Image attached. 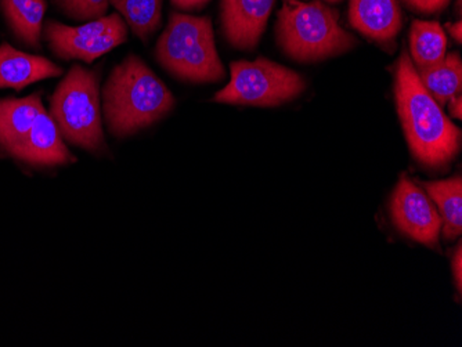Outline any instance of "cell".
Listing matches in <instances>:
<instances>
[{"label": "cell", "mask_w": 462, "mask_h": 347, "mask_svg": "<svg viewBox=\"0 0 462 347\" xmlns=\"http://www.w3.org/2000/svg\"><path fill=\"white\" fill-rule=\"evenodd\" d=\"M394 98L415 160L432 169L453 162L461 149V131L425 89L407 51L397 61Z\"/></svg>", "instance_id": "cell-1"}, {"label": "cell", "mask_w": 462, "mask_h": 347, "mask_svg": "<svg viewBox=\"0 0 462 347\" xmlns=\"http://www.w3.org/2000/svg\"><path fill=\"white\" fill-rule=\"evenodd\" d=\"M175 97L162 80L131 54L111 72L103 89V113L116 137L136 133L172 111Z\"/></svg>", "instance_id": "cell-2"}, {"label": "cell", "mask_w": 462, "mask_h": 347, "mask_svg": "<svg viewBox=\"0 0 462 347\" xmlns=\"http://www.w3.org/2000/svg\"><path fill=\"white\" fill-rule=\"evenodd\" d=\"M276 32L284 53L302 63L338 56L357 45L339 25V13L321 2L282 0Z\"/></svg>", "instance_id": "cell-3"}, {"label": "cell", "mask_w": 462, "mask_h": 347, "mask_svg": "<svg viewBox=\"0 0 462 347\" xmlns=\"http://www.w3.org/2000/svg\"><path fill=\"white\" fill-rule=\"evenodd\" d=\"M155 57L178 79L217 84L226 78L209 17L173 13L158 39Z\"/></svg>", "instance_id": "cell-4"}, {"label": "cell", "mask_w": 462, "mask_h": 347, "mask_svg": "<svg viewBox=\"0 0 462 347\" xmlns=\"http://www.w3.org/2000/svg\"><path fill=\"white\" fill-rule=\"evenodd\" d=\"M51 115L62 139L74 146L92 152L106 146L95 72L82 66L72 67L51 97Z\"/></svg>", "instance_id": "cell-5"}, {"label": "cell", "mask_w": 462, "mask_h": 347, "mask_svg": "<svg viewBox=\"0 0 462 347\" xmlns=\"http://www.w3.org/2000/svg\"><path fill=\"white\" fill-rule=\"evenodd\" d=\"M231 79L214 101L223 105L276 107L297 98L306 89L298 72L270 59L235 61L230 64Z\"/></svg>", "instance_id": "cell-6"}, {"label": "cell", "mask_w": 462, "mask_h": 347, "mask_svg": "<svg viewBox=\"0 0 462 347\" xmlns=\"http://www.w3.org/2000/svg\"><path fill=\"white\" fill-rule=\"evenodd\" d=\"M45 36L51 51L62 59L92 63L98 57L126 42L128 27L119 14L96 18L88 24L69 27L59 22L46 23Z\"/></svg>", "instance_id": "cell-7"}, {"label": "cell", "mask_w": 462, "mask_h": 347, "mask_svg": "<svg viewBox=\"0 0 462 347\" xmlns=\"http://www.w3.org/2000/svg\"><path fill=\"white\" fill-rule=\"evenodd\" d=\"M391 214L394 226L403 234L430 248H438L443 220L430 196L411 178L397 183L392 196Z\"/></svg>", "instance_id": "cell-8"}, {"label": "cell", "mask_w": 462, "mask_h": 347, "mask_svg": "<svg viewBox=\"0 0 462 347\" xmlns=\"http://www.w3.org/2000/svg\"><path fill=\"white\" fill-rule=\"evenodd\" d=\"M274 0H222L223 32L233 48L254 50L258 46Z\"/></svg>", "instance_id": "cell-9"}, {"label": "cell", "mask_w": 462, "mask_h": 347, "mask_svg": "<svg viewBox=\"0 0 462 347\" xmlns=\"http://www.w3.org/2000/svg\"><path fill=\"white\" fill-rule=\"evenodd\" d=\"M349 23L357 32L392 51L403 14L397 0H350Z\"/></svg>", "instance_id": "cell-10"}, {"label": "cell", "mask_w": 462, "mask_h": 347, "mask_svg": "<svg viewBox=\"0 0 462 347\" xmlns=\"http://www.w3.org/2000/svg\"><path fill=\"white\" fill-rule=\"evenodd\" d=\"M61 74L62 69L45 57L23 53L9 43L0 45V89L21 90Z\"/></svg>", "instance_id": "cell-11"}, {"label": "cell", "mask_w": 462, "mask_h": 347, "mask_svg": "<svg viewBox=\"0 0 462 347\" xmlns=\"http://www.w3.org/2000/svg\"><path fill=\"white\" fill-rule=\"evenodd\" d=\"M45 110L41 95L0 100V147L14 157L32 133L39 114Z\"/></svg>", "instance_id": "cell-12"}, {"label": "cell", "mask_w": 462, "mask_h": 347, "mask_svg": "<svg viewBox=\"0 0 462 347\" xmlns=\"http://www.w3.org/2000/svg\"><path fill=\"white\" fill-rule=\"evenodd\" d=\"M430 196L443 220L446 240H456L462 233V180L459 176L440 181H418Z\"/></svg>", "instance_id": "cell-13"}, {"label": "cell", "mask_w": 462, "mask_h": 347, "mask_svg": "<svg viewBox=\"0 0 462 347\" xmlns=\"http://www.w3.org/2000/svg\"><path fill=\"white\" fill-rule=\"evenodd\" d=\"M448 49V36L438 22L415 20L410 31V51L415 69L430 68L442 61Z\"/></svg>", "instance_id": "cell-14"}, {"label": "cell", "mask_w": 462, "mask_h": 347, "mask_svg": "<svg viewBox=\"0 0 462 347\" xmlns=\"http://www.w3.org/2000/svg\"><path fill=\"white\" fill-rule=\"evenodd\" d=\"M417 72L421 84L440 107L461 93L462 63L458 53L446 54L442 61Z\"/></svg>", "instance_id": "cell-15"}, {"label": "cell", "mask_w": 462, "mask_h": 347, "mask_svg": "<svg viewBox=\"0 0 462 347\" xmlns=\"http://www.w3.org/2000/svg\"><path fill=\"white\" fill-rule=\"evenodd\" d=\"M110 5L142 41H147L160 27L162 0H111Z\"/></svg>", "instance_id": "cell-16"}, {"label": "cell", "mask_w": 462, "mask_h": 347, "mask_svg": "<svg viewBox=\"0 0 462 347\" xmlns=\"http://www.w3.org/2000/svg\"><path fill=\"white\" fill-rule=\"evenodd\" d=\"M45 12L46 0H27L24 6L7 20L21 42L30 48H39Z\"/></svg>", "instance_id": "cell-17"}, {"label": "cell", "mask_w": 462, "mask_h": 347, "mask_svg": "<svg viewBox=\"0 0 462 347\" xmlns=\"http://www.w3.org/2000/svg\"><path fill=\"white\" fill-rule=\"evenodd\" d=\"M54 4L75 20H96L107 13L111 0H54Z\"/></svg>", "instance_id": "cell-18"}, {"label": "cell", "mask_w": 462, "mask_h": 347, "mask_svg": "<svg viewBox=\"0 0 462 347\" xmlns=\"http://www.w3.org/2000/svg\"><path fill=\"white\" fill-rule=\"evenodd\" d=\"M412 12L420 14H436L450 4V0H402Z\"/></svg>", "instance_id": "cell-19"}, {"label": "cell", "mask_w": 462, "mask_h": 347, "mask_svg": "<svg viewBox=\"0 0 462 347\" xmlns=\"http://www.w3.org/2000/svg\"><path fill=\"white\" fill-rule=\"evenodd\" d=\"M453 274L456 279L457 289L461 292L462 288V248L457 247L456 253L453 255Z\"/></svg>", "instance_id": "cell-20"}, {"label": "cell", "mask_w": 462, "mask_h": 347, "mask_svg": "<svg viewBox=\"0 0 462 347\" xmlns=\"http://www.w3.org/2000/svg\"><path fill=\"white\" fill-rule=\"evenodd\" d=\"M0 2H2L5 15H6L7 20H10L21 7L24 6L27 0H0Z\"/></svg>", "instance_id": "cell-21"}, {"label": "cell", "mask_w": 462, "mask_h": 347, "mask_svg": "<svg viewBox=\"0 0 462 347\" xmlns=\"http://www.w3.org/2000/svg\"><path fill=\"white\" fill-rule=\"evenodd\" d=\"M209 0H172L173 6L181 10H197L204 7Z\"/></svg>", "instance_id": "cell-22"}, {"label": "cell", "mask_w": 462, "mask_h": 347, "mask_svg": "<svg viewBox=\"0 0 462 347\" xmlns=\"http://www.w3.org/2000/svg\"><path fill=\"white\" fill-rule=\"evenodd\" d=\"M448 111H450L451 116L454 118L461 119L462 116V95L454 96L450 100L448 101Z\"/></svg>", "instance_id": "cell-23"}, {"label": "cell", "mask_w": 462, "mask_h": 347, "mask_svg": "<svg viewBox=\"0 0 462 347\" xmlns=\"http://www.w3.org/2000/svg\"><path fill=\"white\" fill-rule=\"evenodd\" d=\"M446 28H448V32H450V35L453 36L454 39H456L457 42L461 43V41H462L461 22L448 23V24L446 25Z\"/></svg>", "instance_id": "cell-24"}, {"label": "cell", "mask_w": 462, "mask_h": 347, "mask_svg": "<svg viewBox=\"0 0 462 347\" xmlns=\"http://www.w3.org/2000/svg\"><path fill=\"white\" fill-rule=\"evenodd\" d=\"M327 2H331V4H338L341 0H327Z\"/></svg>", "instance_id": "cell-25"}]
</instances>
